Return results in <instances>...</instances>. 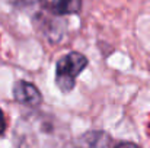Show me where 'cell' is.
I'll return each instance as SVG.
<instances>
[{"label":"cell","mask_w":150,"mask_h":148,"mask_svg":"<svg viewBox=\"0 0 150 148\" xmlns=\"http://www.w3.org/2000/svg\"><path fill=\"white\" fill-rule=\"evenodd\" d=\"M16 148H71L70 129L58 118L45 112L22 115L13 129Z\"/></svg>","instance_id":"1"},{"label":"cell","mask_w":150,"mask_h":148,"mask_svg":"<svg viewBox=\"0 0 150 148\" xmlns=\"http://www.w3.org/2000/svg\"><path fill=\"white\" fill-rule=\"evenodd\" d=\"M88 67V58L77 52L71 51L61 57L55 64V84L63 93H69L76 86L77 76Z\"/></svg>","instance_id":"2"},{"label":"cell","mask_w":150,"mask_h":148,"mask_svg":"<svg viewBox=\"0 0 150 148\" xmlns=\"http://www.w3.org/2000/svg\"><path fill=\"white\" fill-rule=\"evenodd\" d=\"M13 99L21 105H29V106H40L42 103L41 92L29 81L18 80L13 84Z\"/></svg>","instance_id":"3"},{"label":"cell","mask_w":150,"mask_h":148,"mask_svg":"<svg viewBox=\"0 0 150 148\" xmlns=\"http://www.w3.org/2000/svg\"><path fill=\"white\" fill-rule=\"evenodd\" d=\"M109 137L99 131H91L79 138L76 148H106Z\"/></svg>","instance_id":"4"},{"label":"cell","mask_w":150,"mask_h":148,"mask_svg":"<svg viewBox=\"0 0 150 148\" xmlns=\"http://www.w3.org/2000/svg\"><path fill=\"white\" fill-rule=\"evenodd\" d=\"M51 12L57 16L74 15L82 9V0H51Z\"/></svg>","instance_id":"5"},{"label":"cell","mask_w":150,"mask_h":148,"mask_svg":"<svg viewBox=\"0 0 150 148\" xmlns=\"http://www.w3.org/2000/svg\"><path fill=\"white\" fill-rule=\"evenodd\" d=\"M114 148H140V147L137 144H134V142H130V141H121Z\"/></svg>","instance_id":"6"},{"label":"cell","mask_w":150,"mask_h":148,"mask_svg":"<svg viewBox=\"0 0 150 148\" xmlns=\"http://www.w3.org/2000/svg\"><path fill=\"white\" fill-rule=\"evenodd\" d=\"M6 132V118H4V113L3 110L0 109V137Z\"/></svg>","instance_id":"7"}]
</instances>
